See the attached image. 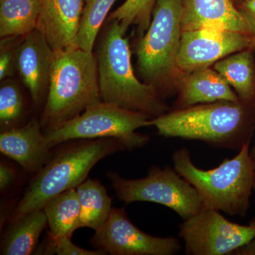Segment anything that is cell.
<instances>
[{
    "instance_id": "1",
    "label": "cell",
    "mask_w": 255,
    "mask_h": 255,
    "mask_svg": "<svg viewBox=\"0 0 255 255\" xmlns=\"http://www.w3.org/2000/svg\"><path fill=\"white\" fill-rule=\"evenodd\" d=\"M159 135L199 140L220 149L239 151L254 134L255 105L220 101L166 112L150 120Z\"/></svg>"
},
{
    "instance_id": "2",
    "label": "cell",
    "mask_w": 255,
    "mask_h": 255,
    "mask_svg": "<svg viewBox=\"0 0 255 255\" xmlns=\"http://www.w3.org/2000/svg\"><path fill=\"white\" fill-rule=\"evenodd\" d=\"M246 144L231 159H225L216 168L200 169L186 147L173 152L174 169L195 188L203 208L222 211L230 216L245 217L251 206L255 175Z\"/></svg>"
},
{
    "instance_id": "3",
    "label": "cell",
    "mask_w": 255,
    "mask_h": 255,
    "mask_svg": "<svg viewBox=\"0 0 255 255\" xmlns=\"http://www.w3.org/2000/svg\"><path fill=\"white\" fill-rule=\"evenodd\" d=\"M126 33L114 20L98 47L96 58L101 97L103 102L155 118L166 113L168 107L155 87L135 76Z\"/></svg>"
},
{
    "instance_id": "4",
    "label": "cell",
    "mask_w": 255,
    "mask_h": 255,
    "mask_svg": "<svg viewBox=\"0 0 255 255\" xmlns=\"http://www.w3.org/2000/svg\"><path fill=\"white\" fill-rule=\"evenodd\" d=\"M97 58L79 48L55 52L41 124L45 132L102 102Z\"/></svg>"
},
{
    "instance_id": "5",
    "label": "cell",
    "mask_w": 255,
    "mask_h": 255,
    "mask_svg": "<svg viewBox=\"0 0 255 255\" xmlns=\"http://www.w3.org/2000/svg\"><path fill=\"white\" fill-rule=\"evenodd\" d=\"M126 149L115 138L83 140L65 147L52 157L30 183L11 221L37 209L64 191L76 189L101 159Z\"/></svg>"
},
{
    "instance_id": "6",
    "label": "cell",
    "mask_w": 255,
    "mask_h": 255,
    "mask_svg": "<svg viewBox=\"0 0 255 255\" xmlns=\"http://www.w3.org/2000/svg\"><path fill=\"white\" fill-rule=\"evenodd\" d=\"M181 0H157L148 29L137 46V68L143 82L159 95L184 73L178 67L182 38Z\"/></svg>"
},
{
    "instance_id": "7",
    "label": "cell",
    "mask_w": 255,
    "mask_h": 255,
    "mask_svg": "<svg viewBox=\"0 0 255 255\" xmlns=\"http://www.w3.org/2000/svg\"><path fill=\"white\" fill-rule=\"evenodd\" d=\"M152 117L141 112L102 102L90 106L78 117L45 132L50 147L73 140L115 138L129 150L143 147L149 137L136 130L151 127Z\"/></svg>"
},
{
    "instance_id": "8",
    "label": "cell",
    "mask_w": 255,
    "mask_h": 255,
    "mask_svg": "<svg viewBox=\"0 0 255 255\" xmlns=\"http://www.w3.org/2000/svg\"><path fill=\"white\" fill-rule=\"evenodd\" d=\"M108 177L119 199L126 204L155 203L172 209L183 221L203 209L195 188L169 167H152L147 177L141 179H125L112 172H109Z\"/></svg>"
},
{
    "instance_id": "9",
    "label": "cell",
    "mask_w": 255,
    "mask_h": 255,
    "mask_svg": "<svg viewBox=\"0 0 255 255\" xmlns=\"http://www.w3.org/2000/svg\"><path fill=\"white\" fill-rule=\"evenodd\" d=\"M179 228L189 255H233L255 237V219L241 225L228 221L221 211L205 208Z\"/></svg>"
},
{
    "instance_id": "10",
    "label": "cell",
    "mask_w": 255,
    "mask_h": 255,
    "mask_svg": "<svg viewBox=\"0 0 255 255\" xmlns=\"http://www.w3.org/2000/svg\"><path fill=\"white\" fill-rule=\"evenodd\" d=\"M91 242L97 249L112 255H175L182 250L177 238L155 237L142 232L124 209L116 208L95 231Z\"/></svg>"
},
{
    "instance_id": "11",
    "label": "cell",
    "mask_w": 255,
    "mask_h": 255,
    "mask_svg": "<svg viewBox=\"0 0 255 255\" xmlns=\"http://www.w3.org/2000/svg\"><path fill=\"white\" fill-rule=\"evenodd\" d=\"M246 49H255L254 42L251 35L243 32L220 28L182 31L178 67L183 73H188Z\"/></svg>"
},
{
    "instance_id": "12",
    "label": "cell",
    "mask_w": 255,
    "mask_h": 255,
    "mask_svg": "<svg viewBox=\"0 0 255 255\" xmlns=\"http://www.w3.org/2000/svg\"><path fill=\"white\" fill-rule=\"evenodd\" d=\"M83 0H41L37 28L54 52L78 48Z\"/></svg>"
},
{
    "instance_id": "13",
    "label": "cell",
    "mask_w": 255,
    "mask_h": 255,
    "mask_svg": "<svg viewBox=\"0 0 255 255\" xmlns=\"http://www.w3.org/2000/svg\"><path fill=\"white\" fill-rule=\"evenodd\" d=\"M55 52L38 28L24 36L16 52V65L33 102H39L49 86Z\"/></svg>"
},
{
    "instance_id": "14",
    "label": "cell",
    "mask_w": 255,
    "mask_h": 255,
    "mask_svg": "<svg viewBox=\"0 0 255 255\" xmlns=\"http://www.w3.org/2000/svg\"><path fill=\"white\" fill-rule=\"evenodd\" d=\"M41 129V122L33 119L24 127L5 130L0 135V151L25 170L37 173L53 157Z\"/></svg>"
},
{
    "instance_id": "15",
    "label": "cell",
    "mask_w": 255,
    "mask_h": 255,
    "mask_svg": "<svg viewBox=\"0 0 255 255\" xmlns=\"http://www.w3.org/2000/svg\"><path fill=\"white\" fill-rule=\"evenodd\" d=\"M182 31L220 28L250 35L249 26L232 0H181Z\"/></svg>"
},
{
    "instance_id": "16",
    "label": "cell",
    "mask_w": 255,
    "mask_h": 255,
    "mask_svg": "<svg viewBox=\"0 0 255 255\" xmlns=\"http://www.w3.org/2000/svg\"><path fill=\"white\" fill-rule=\"evenodd\" d=\"M178 90L175 110L220 101H241L222 75L209 67L184 73L178 84Z\"/></svg>"
},
{
    "instance_id": "17",
    "label": "cell",
    "mask_w": 255,
    "mask_h": 255,
    "mask_svg": "<svg viewBox=\"0 0 255 255\" xmlns=\"http://www.w3.org/2000/svg\"><path fill=\"white\" fill-rule=\"evenodd\" d=\"M47 226L48 221L43 209L35 210L12 220L1 242V255L31 254Z\"/></svg>"
},
{
    "instance_id": "18",
    "label": "cell",
    "mask_w": 255,
    "mask_h": 255,
    "mask_svg": "<svg viewBox=\"0 0 255 255\" xmlns=\"http://www.w3.org/2000/svg\"><path fill=\"white\" fill-rule=\"evenodd\" d=\"M252 50L226 57L215 63L214 69L233 87L240 100L255 105V69Z\"/></svg>"
},
{
    "instance_id": "19",
    "label": "cell",
    "mask_w": 255,
    "mask_h": 255,
    "mask_svg": "<svg viewBox=\"0 0 255 255\" xmlns=\"http://www.w3.org/2000/svg\"><path fill=\"white\" fill-rule=\"evenodd\" d=\"M50 238H71L80 228V204L76 189L64 191L47 201L43 208Z\"/></svg>"
},
{
    "instance_id": "20",
    "label": "cell",
    "mask_w": 255,
    "mask_h": 255,
    "mask_svg": "<svg viewBox=\"0 0 255 255\" xmlns=\"http://www.w3.org/2000/svg\"><path fill=\"white\" fill-rule=\"evenodd\" d=\"M41 0H0V36H26L38 26Z\"/></svg>"
},
{
    "instance_id": "21",
    "label": "cell",
    "mask_w": 255,
    "mask_h": 255,
    "mask_svg": "<svg viewBox=\"0 0 255 255\" xmlns=\"http://www.w3.org/2000/svg\"><path fill=\"white\" fill-rule=\"evenodd\" d=\"M80 204V228L97 231L108 219L112 199L99 181L87 179L76 188Z\"/></svg>"
},
{
    "instance_id": "22",
    "label": "cell",
    "mask_w": 255,
    "mask_h": 255,
    "mask_svg": "<svg viewBox=\"0 0 255 255\" xmlns=\"http://www.w3.org/2000/svg\"><path fill=\"white\" fill-rule=\"evenodd\" d=\"M117 0H86L79 28L77 46L93 53L94 45L101 26Z\"/></svg>"
},
{
    "instance_id": "23",
    "label": "cell",
    "mask_w": 255,
    "mask_h": 255,
    "mask_svg": "<svg viewBox=\"0 0 255 255\" xmlns=\"http://www.w3.org/2000/svg\"><path fill=\"white\" fill-rule=\"evenodd\" d=\"M157 0H127L109 15L110 21L117 20L127 33L130 25L137 26L139 37L148 29Z\"/></svg>"
},
{
    "instance_id": "24",
    "label": "cell",
    "mask_w": 255,
    "mask_h": 255,
    "mask_svg": "<svg viewBox=\"0 0 255 255\" xmlns=\"http://www.w3.org/2000/svg\"><path fill=\"white\" fill-rule=\"evenodd\" d=\"M23 97L19 89L12 82H6L0 88V121L1 127L16 123L23 112Z\"/></svg>"
},
{
    "instance_id": "25",
    "label": "cell",
    "mask_w": 255,
    "mask_h": 255,
    "mask_svg": "<svg viewBox=\"0 0 255 255\" xmlns=\"http://www.w3.org/2000/svg\"><path fill=\"white\" fill-rule=\"evenodd\" d=\"M50 248L51 252L58 255H105L107 253L101 250L89 251L75 246L71 241V238L60 237L51 239Z\"/></svg>"
},
{
    "instance_id": "26",
    "label": "cell",
    "mask_w": 255,
    "mask_h": 255,
    "mask_svg": "<svg viewBox=\"0 0 255 255\" xmlns=\"http://www.w3.org/2000/svg\"><path fill=\"white\" fill-rule=\"evenodd\" d=\"M249 26L250 35L253 38L255 48V0H249L236 5Z\"/></svg>"
},
{
    "instance_id": "27",
    "label": "cell",
    "mask_w": 255,
    "mask_h": 255,
    "mask_svg": "<svg viewBox=\"0 0 255 255\" xmlns=\"http://www.w3.org/2000/svg\"><path fill=\"white\" fill-rule=\"evenodd\" d=\"M14 55L11 50L1 52L0 56V80L11 76L13 72Z\"/></svg>"
},
{
    "instance_id": "28",
    "label": "cell",
    "mask_w": 255,
    "mask_h": 255,
    "mask_svg": "<svg viewBox=\"0 0 255 255\" xmlns=\"http://www.w3.org/2000/svg\"><path fill=\"white\" fill-rule=\"evenodd\" d=\"M14 179L12 169L7 164L1 162L0 164V189L1 191L6 189Z\"/></svg>"
},
{
    "instance_id": "29",
    "label": "cell",
    "mask_w": 255,
    "mask_h": 255,
    "mask_svg": "<svg viewBox=\"0 0 255 255\" xmlns=\"http://www.w3.org/2000/svg\"><path fill=\"white\" fill-rule=\"evenodd\" d=\"M233 255H255V237L253 238L249 243H247L244 246L238 249Z\"/></svg>"
},
{
    "instance_id": "30",
    "label": "cell",
    "mask_w": 255,
    "mask_h": 255,
    "mask_svg": "<svg viewBox=\"0 0 255 255\" xmlns=\"http://www.w3.org/2000/svg\"><path fill=\"white\" fill-rule=\"evenodd\" d=\"M250 154H251V157L252 161H253V167H254L255 175V143L252 147L251 150H250ZM254 191H255V184L254 187Z\"/></svg>"
},
{
    "instance_id": "31",
    "label": "cell",
    "mask_w": 255,
    "mask_h": 255,
    "mask_svg": "<svg viewBox=\"0 0 255 255\" xmlns=\"http://www.w3.org/2000/svg\"><path fill=\"white\" fill-rule=\"evenodd\" d=\"M232 1L235 3V4L237 5L245 2V1H249V0H232Z\"/></svg>"
}]
</instances>
